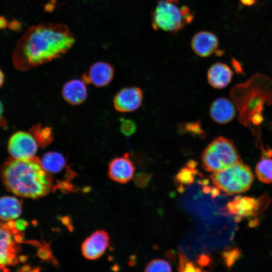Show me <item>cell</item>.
<instances>
[{
  "label": "cell",
  "mask_w": 272,
  "mask_h": 272,
  "mask_svg": "<svg viewBox=\"0 0 272 272\" xmlns=\"http://www.w3.org/2000/svg\"><path fill=\"white\" fill-rule=\"evenodd\" d=\"M74 37L62 24H40L29 28L19 40L13 54L14 66L27 70L59 57L73 46Z\"/></svg>",
  "instance_id": "1"
},
{
  "label": "cell",
  "mask_w": 272,
  "mask_h": 272,
  "mask_svg": "<svg viewBox=\"0 0 272 272\" xmlns=\"http://www.w3.org/2000/svg\"><path fill=\"white\" fill-rule=\"evenodd\" d=\"M2 178L6 188L23 197L37 198L47 194L52 187L50 176L35 156L28 159L14 158L2 166Z\"/></svg>",
  "instance_id": "2"
},
{
  "label": "cell",
  "mask_w": 272,
  "mask_h": 272,
  "mask_svg": "<svg viewBox=\"0 0 272 272\" xmlns=\"http://www.w3.org/2000/svg\"><path fill=\"white\" fill-rule=\"evenodd\" d=\"M155 30L176 32L190 23L194 18L189 8L178 0H160L152 14Z\"/></svg>",
  "instance_id": "3"
},
{
  "label": "cell",
  "mask_w": 272,
  "mask_h": 272,
  "mask_svg": "<svg viewBox=\"0 0 272 272\" xmlns=\"http://www.w3.org/2000/svg\"><path fill=\"white\" fill-rule=\"evenodd\" d=\"M213 183L220 189L231 195L249 189L253 180L251 169L240 160L211 176Z\"/></svg>",
  "instance_id": "4"
},
{
  "label": "cell",
  "mask_w": 272,
  "mask_h": 272,
  "mask_svg": "<svg viewBox=\"0 0 272 272\" xmlns=\"http://www.w3.org/2000/svg\"><path fill=\"white\" fill-rule=\"evenodd\" d=\"M201 159L202 167L213 172L225 169L240 160L233 142L223 137H218L209 144Z\"/></svg>",
  "instance_id": "5"
},
{
  "label": "cell",
  "mask_w": 272,
  "mask_h": 272,
  "mask_svg": "<svg viewBox=\"0 0 272 272\" xmlns=\"http://www.w3.org/2000/svg\"><path fill=\"white\" fill-rule=\"evenodd\" d=\"M38 145L30 132L19 131L13 133L8 144V151L12 158L28 159L35 156Z\"/></svg>",
  "instance_id": "6"
},
{
  "label": "cell",
  "mask_w": 272,
  "mask_h": 272,
  "mask_svg": "<svg viewBox=\"0 0 272 272\" xmlns=\"http://www.w3.org/2000/svg\"><path fill=\"white\" fill-rule=\"evenodd\" d=\"M268 197L262 196L255 199L251 197L236 196L233 201L228 202L221 212L228 215H236L241 217L255 216L267 205Z\"/></svg>",
  "instance_id": "7"
},
{
  "label": "cell",
  "mask_w": 272,
  "mask_h": 272,
  "mask_svg": "<svg viewBox=\"0 0 272 272\" xmlns=\"http://www.w3.org/2000/svg\"><path fill=\"white\" fill-rule=\"evenodd\" d=\"M16 261L14 224L9 221L0 225V267L14 264Z\"/></svg>",
  "instance_id": "8"
},
{
  "label": "cell",
  "mask_w": 272,
  "mask_h": 272,
  "mask_svg": "<svg viewBox=\"0 0 272 272\" xmlns=\"http://www.w3.org/2000/svg\"><path fill=\"white\" fill-rule=\"evenodd\" d=\"M110 244V238L104 230L93 233L83 242L81 249L83 255L89 260H95L101 257Z\"/></svg>",
  "instance_id": "9"
},
{
  "label": "cell",
  "mask_w": 272,
  "mask_h": 272,
  "mask_svg": "<svg viewBox=\"0 0 272 272\" xmlns=\"http://www.w3.org/2000/svg\"><path fill=\"white\" fill-rule=\"evenodd\" d=\"M143 98V92L139 88H124L115 96L113 99L114 107L119 112H131L140 107Z\"/></svg>",
  "instance_id": "10"
},
{
  "label": "cell",
  "mask_w": 272,
  "mask_h": 272,
  "mask_svg": "<svg viewBox=\"0 0 272 272\" xmlns=\"http://www.w3.org/2000/svg\"><path fill=\"white\" fill-rule=\"evenodd\" d=\"M114 74L113 67L109 63L103 61L93 63L88 72L84 74L82 80L86 84H91L96 87L107 85L113 79Z\"/></svg>",
  "instance_id": "11"
},
{
  "label": "cell",
  "mask_w": 272,
  "mask_h": 272,
  "mask_svg": "<svg viewBox=\"0 0 272 272\" xmlns=\"http://www.w3.org/2000/svg\"><path fill=\"white\" fill-rule=\"evenodd\" d=\"M134 172V166L127 153L115 158L109 164L108 173L110 178L120 183H125L130 180Z\"/></svg>",
  "instance_id": "12"
},
{
  "label": "cell",
  "mask_w": 272,
  "mask_h": 272,
  "mask_svg": "<svg viewBox=\"0 0 272 272\" xmlns=\"http://www.w3.org/2000/svg\"><path fill=\"white\" fill-rule=\"evenodd\" d=\"M219 41L213 33L202 31L196 33L191 41L192 49L196 54L202 57L209 56L218 48Z\"/></svg>",
  "instance_id": "13"
},
{
  "label": "cell",
  "mask_w": 272,
  "mask_h": 272,
  "mask_svg": "<svg viewBox=\"0 0 272 272\" xmlns=\"http://www.w3.org/2000/svg\"><path fill=\"white\" fill-rule=\"evenodd\" d=\"M236 108L233 103L226 98H219L211 104L210 114L212 119L220 124L232 121L236 115Z\"/></svg>",
  "instance_id": "14"
},
{
  "label": "cell",
  "mask_w": 272,
  "mask_h": 272,
  "mask_svg": "<svg viewBox=\"0 0 272 272\" xmlns=\"http://www.w3.org/2000/svg\"><path fill=\"white\" fill-rule=\"evenodd\" d=\"M62 95L68 103L73 105L80 104L85 101L87 97L86 84L82 80H72L64 85Z\"/></svg>",
  "instance_id": "15"
},
{
  "label": "cell",
  "mask_w": 272,
  "mask_h": 272,
  "mask_svg": "<svg viewBox=\"0 0 272 272\" xmlns=\"http://www.w3.org/2000/svg\"><path fill=\"white\" fill-rule=\"evenodd\" d=\"M233 75V72L228 65L217 62L209 68L207 74L208 81L213 88L222 89L229 84Z\"/></svg>",
  "instance_id": "16"
},
{
  "label": "cell",
  "mask_w": 272,
  "mask_h": 272,
  "mask_svg": "<svg viewBox=\"0 0 272 272\" xmlns=\"http://www.w3.org/2000/svg\"><path fill=\"white\" fill-rule=\"evenodd\" d=\"M21 212L22 205L17 198L10 196L0 198V219L11 221L18 218Z\"/></svg>",
  "instance_id": "17"
},
{
  "label": "cell",
  "mask_w": 272,
  "mask_h": 272,
  "mask_svg": "<svg viewBox=\"0 0 272 272\" xmlns=\"http://www.w3.org/2000/svg\"><path fill=\"white\" fill-rule=\"evenodd\" d=\"M41 164L48 173H57L66 166V162L63 156L57 152H49L45 153L41 160Z\"/></svg>",
  "instance_id": "18"
},
{
  "label": "cell",
  "mask_w": 272,
  "mask_h": 272,
  "mask_svg": "<svg viewBox=\"0 0 272 272\" xmlns=\"http://www.w3.org/2000/svg\"><path fill=\"white\" fill-rule=\"evenodd\" d=\"M270 157L268 154L263 156L255 167L257 178L264 183H272V158Z\"/></svg>",
  "instance_id": "19"
},
{
  "label": "cell",
  "mask_w": 272,
  "mask_h": 272,
  "mask_svg": "<svg viewBox=\"0 0 272 272\" xmlns=\"http://www.w3.org/2000/svg\"><path fill=\"white\" fill-rule=\"evenodd\" d=\"M31 133L41 147H45L53 140L52 131L49 127H42L40 124H37L31 129Z\"/></svg>",
  "instance_id": "20"
},
{
  "label": "cell",
  "mask_w": 272,
  "mask_h": 272,
  "mask_svg": "<svg viewBox=\"0 0 272 272\" xmlns=\"http://www.w3.org/2000/svg\"><path fill=\"white\" fill-rule=\"evenodd\" d=\"M197 173L196 169H192L186 167L180 170L175 176V180L183 184H190L193 182L194 176Z\"/></svg>",
  "instance_id": "21"
},
{
  "label": "cell",
  "mask_w": 272,
  "mask_h": 272,
  "mask_svg": "<svg viewBox=\"0 0 272 272\" xmlns=\"http://www.w3.org/2000/svg\"><path fill=\"white\" fill-rule=\"evenodd\" d=\"M172 267L165 260L156 259L151 261L146 266L145 271H171Z\"/></svg>",
  "instance_id": "22"
},
{
  "label": "cell",
  "mask_w": 272,
  "mask_h": 272,
  "mask_svg": "<svg viewBox=\"0 0 272 272\" xmlns=\"http://www.w3.org/2000/svg\"><path fill=\"white\" fill-rule=\"evenodd\" d=\"M240 254V250L236 248L231 250L224 251L222 254V256L227 266L230 267L239 259Z\"/></svg>",
  "instance_id": "23"
},
{
  "label": "cell",
  "mask_w": 272,
  "mask_h": 272,
  "mask_svg": "<svg viewBox=\"0 0 272 272\" xmlns=\"http://www.w3.org/2000/svg\"><path fill=\"white\" fill-rule=\"evenodd\" d=\"M136 128V124L133 121L124 118L120 120V130L124 135L129 136L133 134Z\"/></svg>",
  "instance_id": "24"
},
{
  "label": "cell",
  "mask_w": 272,
  "mask_h": 272,
  "mask_svg": "<svg viewBox=\"0 0 272 272\" xmlns=\"http://www.w3.org/2000/svg\"><path fill=\"white\" fill-rule=\"evenodd\" d=\"M187 131L197 135L203 134V131L201 129L199 122H193L186 124Z\"/></svg>",
  "instance_id": "25"
},
{
  "label": "cell",
  "mask_w": 272,
  "mask_h": 272,
  "mask_svg": "<svg viewBox=\"0 0 272 272\" xmlns=\"http://www.w3.org/2000/svg\"><path fill=\"white\" fill-rule=\"evenodd\" d=\"M150 178L149 176L145 173L139 174L136 177V183L140 187H145L147 186Z\"/></svg>",
  "instance_id": "26"
},
{
  "label": "cell",
  "mask_w": 272,
  "mask_h": 272,
  "mask_svg": "<svg viewBox=\"0 0 272 272\" xmlns=\"http://www.w3.org/2000/svg\"><path fill=\"white\" fill-rule=\"evenodd\" d=\"M211 258L207 255L202 254L198 256L197 263L201 267H202L207 266L210 262Z\"/></svg>",
  "instance_id": "27"
},
{
  "label": "cell",
  "mask_w": 272,
  "mask_h": 272,
  "mask_svg": "<svg viewBox=\"0 0 272 272\" xmlns=\"http://www.w3.org/2000/svg\"><path fill=\"white\" fill-rule=\"evenodd\" d=\"M179 260L177 269L180 271H183L185 263L188 260L186 257L182 253H179Z\"/></svg>",
  "instance_id": "28"
},
{
  "label": "cell",
  "mask_w": 272,
  "mask_h": 272,
  "mask_svg": "<svg viewBox=\"0 0 272 272\" xmlns=\"http://www.w3.org/2000/svg\"><path fill=\"white\" fill-rule=\"evenodd\" d=\"M210 192L211 193L212 197L214 198L216 196L220 194V189L217 186L212 187Z\"/></svg>",
  "instance_id": "29"
},
{
  "label": "cell",
  "mask_w": 272,
  "mask_h": 272,
  "mask_svg": "<svg viewBox=\"0 0 272 272\" xmlns=\"http://www.w3.org/2000/svg\"><path fill=\"white\" fill-rule=\"evenodd\" d=\"M196 165H197V163L195 161L192 160L189 161L186 164V166L187 167L192 169H195Z\"/></svg>",
  "instance_id": "30"
},
{
  "label": "cell",
  "mask_w": 272,
  "mask_h": 272,
  "mask_svg": "<svg viewBox=\"0 0 272 272\" xmlns=\"http://www.w3.org/2000/svg\"><path fill=\"white\" fill-rule=\"evenodd\" d=\"M256 0H240L242 4L245 6H251L253 5Z\"/></svg>",
  "instance_id": "31"
},
{
  "label": "cell",
  "mask_w": 272,
  "mask_h": 272,
  "mask_svg": "<svg viewBox=\"0 0 272 272\" xmlns=\"http://www.w3.org/2000/svg\"><path fill=\"white\" fill-rule=\"evenodd\" d=\"M5 81V75L0 69V88L3 86Z\"/></svg>",
  "instance_id": "32"
},
{
  "label": "cell",
  "mask_w": 272,
  "mask_h": 272,
  "mask_svg": "<svg viewBox=\"0 0 272 272\" xmlns=\"http://www.w3.org/2000/svg\"><path fill=\"white\" fill-rule=\"evenodd\" d=\"M258 224L257 220H251L249 223V226L253 227L256 226Z\"/></svg>",
  "instance_id": "33"
},
{
  "label": "cell",
  "mask_w": 272,
  "mask_h": 272,
  "mask_svg": "<svg viewBox=\"0 0 272 272\" xmlns=\"http://www.w3.org/2000/svg\"><path fill=\"white\" fill-rule=\"evenodd\" d=\"M6 20L4 18L0 17V28H4L6 26Z\"/></svg>",
  "instance_id": "34"
},
{
  "label": "cell",
  "mask_w": 272,
  "mask_h": 272,
  "mask_svg": "<svg viewBox=\"0 0 272 272\" xmlns=\"http://www.w3.org/2000/svg\"><path fill=\"white\" fill-rule=\"evenodd\" d=\"M4 112V107L2 102L0 100V121H2L3 118V115Z\"/></svg>",
  "instance_id": "35"
},
{
  "label": "cell",
  "mask_w": 272,
  "mask_h": 272,
  "mask_svg": "<svg viewBox=\"0 0 272 272\" xmlns=\"http://www.w3.org/2000/svg\"><path fill=\"white\" fill-rule=\"evenodd\" d=\"M211 187L210 186H205L203 188V192L207 193L211 192Z\"/></svg>",
  "instance_id": "36"
},
{
  "label": "cell",
  "mask_w": 272,
  "mask_h": 272,
  "mask_svg": "<svg viewBox=\"0 0 272 272\" xmlns=\"http://www.w3.org/2000/svg\"><path fill=\"white\" fill-rule=\"evenodd\" d=\"M241 217L238 215H236L234 218V220L235 222L238 223L239 222L241 221Z\"/></svg>",
  "instance_id": "37"
},
{
  "label": "cell",
  "mask_w": 272,
  "mask_h": 272,
  "mask_svg": "<svg viewBox=\"0 0 272 272\" xmlns=\"http://www.w3.org/2000/svg\"><path fill=\"white\" fill-rule=\"evenodd\" d=\"M209 183V180L207 179H205L202 180L201 184L205 186V185H208Z\"/></svg>",
  "instance_id": "38"
},
{
  "label": "cell",
  "mask_w": 272,
  "mask_h": 272,
  "mask_svg": "<svg viewBox=\"0 0 272 272\" xmlns=\"http://www.w3.org/2000/svg\"><path fill=\"white\" fill-rule=\"evenodd\" d=\"M2 268L1 267H0V270H2Z\"/></svg>",
  "instance_id": "39"
}]
</instances>
